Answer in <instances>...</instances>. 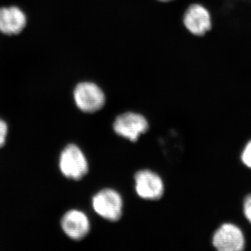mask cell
<instances>
[{"label":"cell","instance_id":"4fadbf2b","mask_svg":"<svg viewBox=\"0 0 251 251\" xmlns=\"http://www.w3.org/2000/svg\"><path fill=\"white\" fill-rule=\"evenodd\" d=\"M161 1H165V2H167V1H172V0H159Z\"/></svg>","mask_w":251,"mask_h":251},{"label":"cell","instance_id":"8fae6325","mask_svg":"<svg viewBox=\"0 0 251 251\" xmlns=\"http://www.w3.org/2000/svg\"><path fill=\"white\" fill-rule=\"evenodd\" d=\"M242 208L244 216L251 224V194L246 197L243 202Z\"/></svg>","mask_w":251,"mask_h":251},{"label":"cell","instance_id":"9c48e42d","mask_svg":"<svg viewBox=\"0 0 251 251\" xmlns=\"http://www.w3.org/2000/svg\"><path fill=\"white\" fill-rule=\"evenodd\" d=\"M185 27L191 34L202 36L211 27L210 14L201 4H193L188 7L184 16Z\"/></svg>","mask_w":251,"mask_h":251},{"label":"cell","instance_id":"52a82bcc","mask_svg":"<svg viewBox=\"0 0 251 251\" xmlns=\"http://www.w3.org/2000/svg\"><path fill=\"white\" fill-rule=\"evenodd\" d=\"M27 16L17 6L0 7V33L13 36L21 34L27 27Z\"/></svg>","mask_w":251,"mask_h":251},{"label":"cell","instance_id":"ba28073f","mask_svg":"<svg viewBox=\"0 0 251 251\" xmlns=\"http://www.w3.org/2000/svg\"><path fill=\"white\" fill-rule=\"evenodd\" d=\"M62 230L66 235L75 241L87 237L90 231V222L85 213L76 209L67 211L61 221Z\"/></svg>","mask_w":251,"mask_h":251},{"label":"cell","instance_id":"6da1fadb","mask_svg":"<svg viewBox=\"0 0 251 251\" xmlns=\"http://www.w3.org/2000/svg\"><path fill=\"white\" fill-rule=\"evenodd\" d=\"M59 167L65 177L73 180L82 179L89 172L87 158L79 147L70 144L62 150L59 156Z\"/></svg>","mask_w":251,"mask_h":251},{"label":"cell","instance_id":"277c9868","mask_svg":"<svg viewBox=\"0 0 251 251\" xmlns=\"http://www.w3.org/2000/svg\"><path fill=\"white\" fill-rule=\"evenodd\" d=\"M212 245L219 251H240L246 247V237L237 225L225 223L213 234Z\"/></svg>","mask_w":251,"mask_h":251},{"label":"cell","instance_id":"8992f818","mask_svg":"<svg viewBox=\"0 0 251 251\" xmlns=\"http://www.w3.org/2000/svg\"><path fill=\"white\" fill-rule=\"evenodd\" d=\"M135 188L140 198L148 201H158L164 193V184L161 176L150 171L142 170L135 175Z\"/></svg>","mask_w":251,"mask_h":251},{"label":"cell","instance_id":"3957f363","mask_svg":"<svg viewBox=\"0 0 251 251\" xmlns=\"http://www.w3.org/2000/svg\"><path fill=\"white\" fill-rule=\"evenodd\" d=\"M75 105L81 111L94 113L103 108L105 103V96L97 84L82 82L75 86L74 91Z\"/></svg>","mask_w":251,"mask_h":251},{"label":"cell","instance_id":"5b68a950","mask_svg":"<svg viewBox=\"0 0 251 251\" xmlns=\"http://www.w3.org/2000/svg\"><path fill=\"white\" fill-rule=\"evenodd\" d=\"M112 127L117 135L135 143L140 135L148 131L150 126L143 115L128 112L117 116Z\"/></svg>","mask_w":251,"mask_h":251},{"label":"cell","instance_id":"30bf717a","mask_svg":"<svg viewBox=\"0 0 251 251\" xmlns=\"http://www.w3.org/2000/svg\"><path fill=\"white\" fill-rule=\"evenodd\" d=\"M240 156L243 164L249 169H251V140L244 145Z\"/></svg>","mask_w":251,"mask_h":251},{"label":"cell","instance_id":"7a4b0ae2","mask_svg":"<svg viewBox=\"0 0 251 251\" xmlns=\"http://www.w3.org/2000/svg\"><path fill=\"white\" fill-rule=\"evenodd\" d=\"M94 211L103 219L117 222L123 214V200L120 193L111 188H105L92 198Z\"/></svg>","mask_w":251,"mask_h":251},{"label":"cell","instance_id":"7c38bea8","mask_svg":"<svg viewBox=\"0 0 251 251\" xmlns=\"http://www.w3.org/2000/svg\"><path fill=\"white\" fill-rule=\"evenodd\" d=\"M8 133V126L6 122L0 118V148L6 143Z\"/></svg>","mask_w":251,"mask_h":251}]
</instances>
